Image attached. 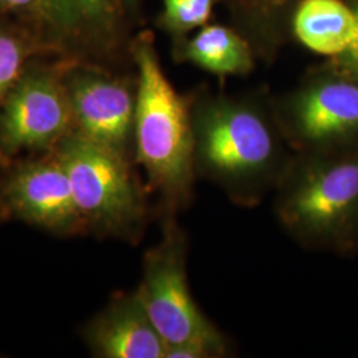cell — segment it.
<instances>
[{"label":"cell","instance_id":"6da1fadb","mask_svg":"<svg viewBox=\"0 0 358 358\" xmlns=\"http://www.w3.org/2000/svg\"><path fill=\"white\" fill-rule=\"evenodd\" d=\"M192 121L196 178L243 207L259 205L276 189L294 153L259 108L215 99L192 109Z\"/></svg>","mask_w":358,"mask_h":358},{"label":"cell","instance_id":"7a4b0ae2","mask_svg":"<svg viewBox=\"0 0 358 358\" xmlns=\"http://www.w3.org/2000/svg\"><path fill=\"white\" fill-rule=\"evenodd\" d=\"M282 229L308 248L348 251L358 243V146L294 153L276 185Z\"/></svg>","mask_w":358,"mask_h":358},{"label":"cell","instance_id":"3957f363","mask_svg":"<svg viewBox=\"0 0 358 358\" xmlns=\"http://www.w3.org/2000/svg\"><path fill=\"white\" fill-rule=\"evenodd\" d=\"M134 59V161L159 195L165 215H176L192 205L196 180L192 109L167 80L150 41H138Z\"/></svg>","mask_w":358,"mask_h":358},{"label":"cell","instance_id":"277c9868","mask_svg":"<svg viewBox=\"0 0 358 358\" xmlns=\"http://www.w3.org/2000/svg\"><path fill=\"white\" fill-rule=\"evenodd\" d=\"M187 235L176 215H166L161 242L143 257L142 303L165 341V358H217L229 343L192 297L187 278Z\"/></svg>","mask_w":358,"mask_h":358},{"label":"cell","instance_id":"5b68a950","mask_svg":"<svg viewBox=\"0 0 358 358\" xmlns=\"http://www.w3.org/2000/svg\"><path fill=\"white\" fill-rule=\"evenodd\" d=\"M56 146L84 226L105 235L137 239L148 208L131 159L76 130Z\"/></svg>","mask_w":358,"mask_h":358},{"label":"cell","instance_id":"8992f818","mask_svg":"<svg viewBox=\"0 0 358 358\" xmlns=\"http://www.w3.org/2000/svg\"><path fill=\"white\" fill-rule=\"evenodd\" d=\"M73 125L64 75L26 68L0 103V150L7 155L57 145Z\"/></svg>","mask_w":358,"mask_h":358},{"label":"cell","instance_id":"52a82bcc","mask_svg":"<svg viewBox=\"0 0 358 358\" xmlns=\"http://www.w3.org/2000/svg\"><path fill=\"white\" fill-rule=\"evenodd\" d=\"M282 136L294 153L358 146V80L322 77L296 93L284 109Z\"/></svg>","mask_w":358,"mask_h":358},{"label":"cell","instance_id":"ba28073f","mask_svg":"<svg viewBox=\"0 0 358 358\" xmlns=\"http://www.w3.org/2000/svg\"><path fill=\"white\" fill-rule=\"evenodd\" d=\"M64 81L76 131L131 159L136 94L128 83L93 69L71 71Z\"/></svg>","mask_w":358,"mask_h":358},{"label":"cell","instance_id":"9c48e42d","mask_svg":"<svg viewBox=\"0 0 358 358\" xmlns=\"http://www.w3.org/2000/svg\"><path fill=\"white\" fill-rule=\"evenodd\" d=\"M4 196L13 213L40 227L71 232L84 223L62 161H40L19 169L8 180Z\"/></svg>","mask_w":358,"mask_h":358},{"label":"cell","instance_id":"30bf717a","mask_svg":"<svg viewBox=\"0 0 358 358\" xmlns=\"http://www.w3.org/2000/svg\"><path fill=\"white\" fill-rule=\"evenodd\" d=\"M85 340L97 357L165 358L166 352L138 291L112 299L87 327Z\"/></svg>","mask_w":358,"mask_h":358},{"label":"cell","instance_id":"8fae6325","mask_svg":"<svg viewBox=\"0 0 358 358\" xmlns=\"http://www.w3.org/2000/svg\"><path fill=\"white\" fill-rule=\"evenodd\" d=\"M356 15L341 0H303L294 13L299 40L313 52L338 56L350 44Z\"/></svg>","mask_w":358,"mask_h":358},{"label":"cell","instance_id":"7c38bea8","mask_svg":"<svg viewBox=\"0 0 358 358\" xmlns=\"http://www.w3.org/2000/svg\"><path fill=\"white\" fill-rule=\"evenodd\" d=\"M180 56L217 76L245 75L254 68L250 45L226 27H206L183 47Z\"/></svg>","mask_w":358,"mask_h":358},{"label":"cell","instance_id":"4fadbf2b","mask_svg":"<svg viewBox=\"0 0 358 358\" xmlns=\"http://www.w3.org/2000/svg\"><path fill=\"white\" fill-rule=\"evenodd\" d=\"M45 24L62 40L103 38L115 22L112 0H45Z\"/></svg>","mask_w":358,"mask_h":358},{"label":"cell","instance_id":"5bb4252c","mask_svg":"<svg viewBox=\"0 0 358 358\" xmlns=\"http://www.w3.org/2000/svg\"><path fill=\"white\" fill-rule=\"evenodd\" d=\"M29 41L8 27H0V103L24 71Z\"/></svg>","mask_w":358,"mask_h":358},{"label":"cell","instance_id":"9a60e30c","mask_svg":"<svg viewBox=\"0 0 358 358\" xmlns=\"http://www.w3.org/2000/svg\"><path fill=\"white\" fill-rule=\"evenodd\" d=\"M214 0H165L164 23L174 32L203 26L213 11Z\"/></svg>","mask_w":358,"mask_h":358},{"label":"cell","instance_id":"2e32d148","mask_svg":"<svg viewBox=\"0 0 358 358\" xmlns=\"http://www.w3.org/2000/svg\"><path fill=\"white\" fill-rule=\"evenodd\" d=\"M0 10L38 17L45 23V0H0Z\"/></svg>","mask_w":358,"mask_h":358},{"label":"cell","instance_id":"e0dca14e","mask_svg":"<svg viewBox=\"0 0 358 358\" xmlns=\"http://www.w3.org/2000/svg\"><path fill=\"white\" fill-rule=\"evenodd\" d=\"M355 15H356L355 35L345 51L337 56V63L344 75L358 80V10Z\"/></svg>","mask_w":358,"mask_h":358},{"label":"cell","instance_id":"ac0fdd59","mask_svg":"<svg viewBox=\"0 0 358 358\" xmlns=\"http://www.w3.org/2000/svg\"><path fill=\"white\" fill-rule=\"evenodd\" d=\"M251 4L263 13L278 11L279 8L288 6L292 0H250Z\"/></svg>","mask_w":358,"mask_h":358},{"label":"cell","instance_id":"d6986e66","mask_svg":"<svg viewBox=\"0 0 358 358\" xmlns=\"http://www.w3.org/2000/svg\"><path fill=\"white\" fill-rule=\"evenodd\" d=\"M124 1H127L128 4H133V3H136L137 0H124Z\"/></svg>","mask_w":358,"mask_h":358}]
</instances>
